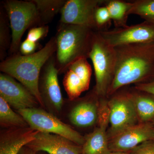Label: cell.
<instances>
[{"instance_id": "1", "label": "cell", "mask_w": 154, "mask_h": 154, "mask_svg": "<svg viewBox=\"0 0 154 154\" xmlns=\"http://www.w3.org/2000/svg\"><path fill=\"white\" fill-rule=\"evenodd\" d=\"M114 48L115 73L107 97L131 84L154 82V43L125 45Z\"/></svg>"}, {"instance_id": "2", "label": "cell", "mask_w": 154, "mask_h": 154, "mask_svg": "<svg viewBox=\"0 0 154 154\" xmlns=\"http://www.w3.org/2000/svg\"><path fill=\"white\" fill-rule=\"evenodd\" d=\"M56 50V39L54 36L35 53L23 55L19 52L9 56L0 64L1 71L25 86L44 109L46 108L38 89L39 77L44 65L55 54Z\"/></svg>"}, {"instance_id": "3", "label": "cell", "mask_w": 154, "mask_h": 154, "mask_svg": "<svg viewBox=\"0 0 154 154\" xmlns=\"http://www.w3.org/2000/svg\"><path fill=\"white\" fill-rule=\"evenodd\" d=\"M94 31L86 26L60 23L55 36L56 65L59 73L65 72L78 60L89 58Z\"/></svg>"}, {"instance_id": "4", "label": "cell", "mask_w": 154, "mask_h": 154, "mask_svg": "<svg viewBox=\"0 0 154 154\" xmlns=\"http://www.w3.org/2000/svg\"><path fill=\"white\" fill-rule=\"evenodd\" d=\"M96 78L94 91L99 98L107 97V92L114 79L116 66L115 48L108 44L99 32L94 31L89 54Z\"/></svg>"}, {"instance_id": "5", "label": "cell", "mask_w": 154, "mask_h": 154, "mask_svg": "<svg viewBox=\"0 0 154 154\" xmlns=\"http://www.w3.org/2000/svg\"><path fill=\"white\" fill-rule=\"evenodd\" d=\"M10 22L12 41L9 56L19 52L22 36L27 29L39 26L36 6L33 0H7L2 2Z\"/></svg>"}, {"instance_id": "6", "label": "cell", "mask_w": 154, "mask_h": 154, "mask_svg": "<svg viewBox=\"0 0 154 154\" xmlns=\"http://www.w3.org/2000/svg\"><path fill=\"white\" fill-rule=\"evenodd\" d=\"M17 112L25 119L30 128L35 130L62 136L80 146H82L85 143V137L42 108L21 109L17 110Z\"/></svg>"}, {"instance_id": "7", "label": "cell", "mask_w": 154, "mask_h": 154, "mask_svg": "<svg viewBox=\"0 0 154 154\" xmlns=\"http://www.w3.org/2000/svg\"><path fill=\"white\" fill-rule=\"evenodd\" d=\"M107 102L109 109L108 139L140 123L130 91L122 88L110 96Z\"/></svg>"}, {"instance_id": "8", "label": "cell", "mask_w": 154, "mask_h": 154, "mask_svg": "<svg viewBox=\"0 0 154 154\" xmlns=\"http://www.w3.org/2000/svg\"><path fill=\"white\" fill-rule=\"evenodd\" d=\"M58 74L55 54L42 68L38 82V89L45 108H48L52 113H60L64 103L58 79Z\"/></svg>"}, {"instance_id": "9", "label": "cell", "mask_w": 154, "mask_h": 154, "mask_svg": "<svg viewBox=\"0 0 154 154\" xmlns=\"http://www.w3.org/2000/svg\"><path fill=\"white\" fill-rule=\"evenodd\" d=\"M99 32L105 41L113 47L125 45L154 43V25L146 21Z\"/></svg>"}, {"instance_id": "10", "label": "cell", "mask_w": 154, "mask_h": 154, "mask_svg": "<svg viewBox=\"0 0 154 154\" xmlns=\"http://www.w3.org/2000/svg\"><path fill=\"white\" fill-rule=\"evenodd\" d=\"M106 0H67L60 12V23L81 25L97 31L94 14Z\"/></svg>"}, {"instance_id": "11", "label": "cell", "mask_w": 154, "mask_h": 154, "mask_svg": "<svg viewBox=\"0 0 154 154\" xmlns=\"http://www.w3.org/2000/svg\"><path fill=\"white\" fill-rule=\"evenodd\" d=\"M98 126L85 137L81 154H109V139L107 128L109 124V109L107 102L101 99L99 103Z\"/></svg>"}, {"instance_id": "12", "label": "cell", "mask_w": 154, "mask_h": 154, "mask_svg": "<svg viewBox=\"0 0 154 154\" xmlns=\"http://www.w3.org/2000/svg\"><path fill=\"white\" fill-rule=\"evenodd\" d=\"M153 140L154 128L152 122H140L109 139V148L111 152H129L143 143Z\"/></svg>"}, {"instance_id": "13", "label": "cell", "mask_w": 154, "mask_h": 154, "mask_svg": "<svg viewBox=\"0 0 154 154\" xmlns=\"http://www.w3.org/2000/svg\"><path fill=\"white\" fill-rule=\"evenodd\" d=\"M0 97L17 110L37 107L39 105L25 86L3 73L0 74Z\"/></svg>"}, {"instance_id": "14", "label": "cell", "mask_w": 154, "mask_h": 154, "mask_svg": "<svg viewBox=\"0 0 154 154\" xmlns=\"http://www.w3.org/2000/svg\"><path fill=\"white\" fill-rule=\"evenodd\" d=\"M87 60L82 58L76 61L65 72L63 85L70 101L76 100L89 89L92 70Z\"/></svg>"}, {"instance_id": "15", "label": "cell", "mask_w": 154, "mask_h": 154, "mask_svg": "<svg viewBox=\"0 0 154 154\" xmlns=\"http://www.w3.org/2000/svg\"><path fill=\"white\" fill-rule=\"evenodd\" d=\"M26 146L37 152L48 154H81L82 146L59 135L38 131Z\"/></svg>"}, {"instance_id": "16", "label": "cell", "mask_w": 154, "mask_h": 154, "mask_svg": "<svg viewBox=\"0 0 154 154\" xmlns=\"http://www.w3.org/2000/svg\"><path fill=\"white\" fill-rule=\"evenodd\" d=\"M38 131L30 127L3 128L0 132V154H18L35 138Z\"/></svg>"}, {"instance_id": "17", "label": "cell", "mask_w": 154, "mask_h": 154, "mask_svg": "<svg viewBox=\"0 0 154 154\" xmlns=\"http://www.w3.org/2000/svg\"><path fill=\"white\" fill-rule=\"evenodd\" d=\"M99 98L93 90L85 100L77 104L69 115L72 124L79 127L91 126L98 119Z\"/></svg>"}, {"instance_id": "18", "label": "cell", "mask_w": 154, "mask_h": 154, "mask_svg": "<svg viewBox=\"0 0 154 154\" xmlns=\"http://www.w3.org/2000/svg\"><path fill=\"white\" fill-rule=\"evenodd\" d=\"M131 92L140 123L152 121L154 119V95L134 88Z\"/></svg>"}, {"instance_id": "19", "label": "cell", "mask_w": 154, "mask_h": 154, "mask_svg": "<svg viewBox=\"0 0 154 154\" xmlns=\"http://www.w3.org/2000/svg\"><path fill=\"white\" fill-rule=\"evenodd\" d=\"M104 5L109 11L115 28H125L132 6V2L122 0H106Z\"/></svg>"}, {"instance_id": "20", "label": "cell", "mask_w": 154, "mask_h": 154, "mask_svg": "<svg viewBox=\"0 0 154 154\" xmlns=\"http://www.w3.org/2000/svg\"><path fill=\"white\" fill-rule=\"evenodd\" d=\"M66 0H33L38 12L39 26L47 25L61 11Z\"/></svg>"}, {"instance_id": "21", "label": "cell", "mask_w": 154, "mask_h": 154, "mask_svg": "<svg viewBox=\"0 0 154 154\" xmlns=\"http://www.w3.org/2000/svg\"><path fill=\"white\" fill-rule=\"evenodd\" d=\"M0 125L3 128L29 126L25 119L13 110L9 104L0 97Z\"/></svg>"}, {"instance_id": "22", "label": "cell", "mask_w": 154, "mask_h": 154, "mask_svg": "<svg viewBox=\"0 0 154 154\" xmlns=\"http://www.w3.org/2000/svg\"><path fill=\"white\" fill-rule=\"evenodd\" d=\"M12 41V33L8 15L3 6L0 9V59L6 58Z\"/></svg>"}, {"instance_id": "23", "label": "cell", "mask_w": 154, "mask_h": 154, "mask_svg": "<svg viewBox=\"0 0 154 154\" xmlns=\"http://www.w3.org/2000/svg\"><path fill=\"white\" fill-rule=\"evenodd\" d=\"M129 14L140 16L144 21L154 25V0H135Z\"/></svg>"}, {"instance_id": "24", "label": "cell", "mask_w": 154, "mask_h": 154, "mask_svg": "<svg viewBox=\"0 0 154 154\" xmlns=\"http://www.w3.org/2000/svg\"><path fill=\"white\" fill-rule=\"evenodd\" d=\"M94 20L97 31L101 32L108 30L112 20L106 6H99L96 9L94 14Z\"/></svg>"}, {"instance_id": "25", "label": "cell", "mask_w": 154, "mask_h": 154, "mask_svg": "<svg viewBox=\"0 0 154 154\" xmlns=\"http://www.w3.org/2000/svg\"><path fill=\"white\" fill-rule=\"evenodd\" d=\"M49 31L48 25L37 26L30 28L27 34V39L35 42L47 36Z\"/></svg>"}, {"instance_id": "26", "label": "cell", "mask_w": 154, "mask_h": 154, "mask_svg": "<svg viewBox=\"0 0 154 154\" xmlns=\"http://www.w3.org/2000/svg\"><path fill=\"white\" fill-rule=\"evenodd\" d=\"M40 45L38 42H33L26 39L21 42L19 47V52L23 55H29L36 52V50Z\"/></svg>"}, {"instance_id": "27", "label": "cell", "mask_w": 154, "mask_h": 154, "mask_svg": "<svg viewBox=\"0 0 154 154\" xmlns=\"http://www.w3.org/2000/svg\"><path fill=\"white\" fill-rule=\"evenodd\" d=\"M129 152L132 154H154V140L143 143Z\"/></svg>"}, {"instance_id": "28", "label": "cell", "mask_w": 154, "mask_h": 154, "mask_svg": "<svg viewBox=\"0 0 154 154\" xmlns=\"http://www.w3.org/2000/svg\"><path fill=\"white\" fill-rule=\"evenodd\" d=\"M134 88L138 91H143L154 95V82L135 84Z\"/></svg>"}, {"instance_id": "29", "label": "cell", "mask_w": 154, "mask_h": 154, "mask_svg": "<svg viewBox=\"0 0 154 154\" xmlns=\"http://www.w3.org/2000/svg\"><path fill=\"white\" fill-rule=\"evenodd\" d=\"M36 152L33 150L25 146L21 149L18 154H36Z\"/></svg>"}, {"instance_id": "30", "label": "cell", "mask_w": 154, "mask_h": 154, "mask_svg": "<svg viewBox=\"0 0 154 154\" xmlns=\"http://www.w3.org/2000/svg\"><path fill=\"white\" fill-rule=\"evenodd\" d=\"M109 154H132L130 152H111Z\"/></svg>"}, {"instance_id": "31", "label": "cell", "mask_w": 154, "mask_h": 154, "mask_svg": "<svg viewBox=\"0 0 154 154\" xmlns=\"http://www.w3.org/2000/svg\"><path fill=\"white\" fill-rule=\"evenodd\" d=\"M36 154H48L44 152H36Z\"/></svg>"}, {"instance_id": "32", "label": "cell", "mask_w": 154, "mask_h": 154, "mask_svg": "<svg viewBox=\"0 0 154 154\" xmlns=\"http://www.w3.org/2000/svg\"><path fill=\"white\" fill-rule=\"evenodd\" d=\"M152 124L153 125L154 128V119H153L152 121Z\"/></svg>"}]
</instances>
